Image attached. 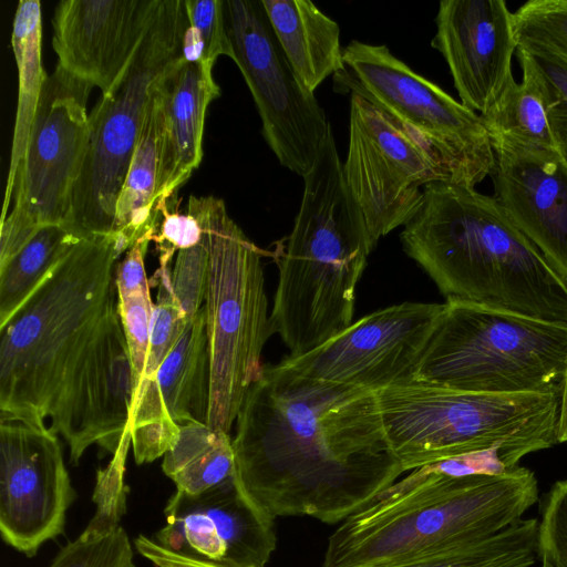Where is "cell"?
<instances>
[{"label": "cell", "instance_id": "8fae6325", "mask_svg": "<svg viewBox=\"0 0 567 567\" xmlns=\"http://www.w3.org/2000/svg\"><path fill=\"white\" fill-rule=\"evenodd\" d=\"M92 87L58 64L48 75L25 152L6 185L0 266L41 227L66 223L86 148Z\"/></svg>", "mask_w": 567, "mask_h": 567}, {"label": "cell", "instance_id": "d6986e66", "mask_svg": "<svg viewBox=\"0 0 567 567\" xmlns=\"http://www.w3.org/2000/svg\"><path fill=\"white\" fill-rule=\"evenodd\" d=\"M431 41L444 58L461 103L483 115L514 80V12L504 0H442Z\"/></svg>", "mask_w": 567, "mask_h": 567}, {"label": "cell", "instance_id": "6da1fadb", "mask_svg": "<svg viewBox=\"0 0 567 567\" xmlns=\"http://www.w3.org/2000/svg\"><path fill=\"white\" fill-rule=\"evenodd\" d=\"M236 480L266 514L344 520L405 471L391 453L374 391L265 365L233 439Z\"/></svg>", "mask_w": 567, "mask_h": 567}, {"label": "cell", "instance_id": "9c48e42d", "mask_svg": "<svg viewBox=\"0 0 567 567\" xmlns=\"http://www.w3.org/2000/svg\"><path fill=\"white\" fill-rule=\"evenodd\" d=\"M184 0H159L134 56L89 113L87 142L65 225L80 238L113 235L116 200L156 81L183 56Z\"/></svg>", "mask_w": 567, "mask_h": 567}, {"label": "cell", "instance_id": "4dcf8cb0", "mask_svg": "<svg viewBox=\"0 0 567 567\" xmlns=\"http://www.w3.org/2000/svg\"><path fill=\"white\" fill-rule=\"evenodd\" d=\"M130 445L131 431L127 426L112 460L104 468L96 472L93 493L96 512L81 534L83 537H102L120 527L118 523L126 512L127 487L124 473Z\"/></svg>", "mask_w": 567, "mask_h": 567}, {"label": "cell", "instance_id": "83f0119b", "mask_svg": "<svg viewBox=\"0 0 567 567\" xmlns=\"http://www.w3.org/2000/svg\"><path fill=\"white\" fill-rule=\"evenodd\" d=\"M81 239L63 224L47 225L0 266V329Z\"/></svg>", "mask_w": 567, "mask_h": 567}, {"label": "cell", "instance_id": "e0dca14e", "mask_svg": "<svg viewBox=\"0 0 567 567\" xmlns=\"http://www.w3.org/2000/svg\"><path fill=\"white\" fill-rule=\"evenodd\" d=\"M166 525L154 540L163 548L224 567H265L276 548L274 519L241 489L236 477L198 494L171 496Z\"/></svg>", "mask_w": 567, "mask_h": 567}, {"label": "cell", "instance_id": "4fadbf2b", "mask_svg": "<svg viewBox=\"0 0 567 567\" xmlns=\"http://www.w3.org/2000/svg\"><path fill=\"white\" fill-rule=\"evenodd\" d=\"M342 172L359 205L372 249L419 212L421 187L450 182L442 159L392 116L351 94L349 146Z\"/></svg>", "mask_w": 567, "mask_h": 567}, {"label": "cell", "instance_id": "b9f144b4", "mask_svg": "<svg viewBox=\"0 0 567 567\" xmlns=\"http://www.w3.org/2000/svg\"><path fill=\"white\" fill-rule=\"evenodd\" d=\"M542 567H545V566H542Z\"/></svg>", "mask_w": 567, "mask_h": 567}, {"label": "cell", "instance_id": "1f68e13d", "mask_svg": "<svg viewBox=\"0 0 567 567\" xmlns=\"http://www.w3.org/2000/svg\"><path fill=\"white\" fill-rule=\"evenodd\" d=\"M133 548L123 527L97 538L80 535L63 546L49 567H135Z\"/></svg>", "mask_w": 567, "mask_h": 567}, {"label": "cell", "instance_id": "277c9868", "mask_svg": "<svg viewBox=\"0 0 567 567\" xmlns=\"http://www.w3.org/2000/svg\"><path fill=\"white\" fill-rule=\"evenodd\" d=\"M291 233L276 250L271 328L290 357L312 351L352 323L357 285L373 250L349 190L330 124Z\"/></svg>", "mask_w": 567, "mask_h": 567}, {"label": "cell", "instance_id": "5b68a950", "mask_svg": "<svg viewBox=\"0 0 567 567\" xmlns=\"http://www.w3.org/2000/svg\"><path fill=\"white\" fill-rule=\"evenodd\" d=\"M116 237L79 240L0 329V416L45 424L63 380L117 300Z\"/></svg>", "mask_w": 567, "mask_h": 567}, {"label": "cell", "instance_id": "d4e9b609", "mask_svg": "<svg viewBox=\"0 0 567 567\" xmlns=\"http://www.w3.org/2000/svg\"><path fill=\"white\" fill-rule=\"evenodd\" d=\"M516 56L522 81L513 80L481 115L491 143L511 141L523 145L556 148L547 118L543 85L532 54L520 48Z\"/></svg>", "mask_w": 567, "mask_h": 567}, {"label": "cell", "instance_id": "7402d4cb", "mask_svg": "<svg viewBox=\"0 0 567 567\" xmlns=\"http://www.w3.org/2000/svg\"><path fill=\"white\" fill-rule=\"evenodd\" d=\"M213 68L182 56L157 82L162 117L157 204L171 199L203 158L206 112L220 95Z\"/></svg>", "mask_w": 567, "mask_h": 567}, {"label": "cell", "instance_id": "52a82bcc", "mask_svg": "<svg viewBox=\"0 0 567 567\" xmlns=\"http://www.w3.org/2000/svg\"><path fill=\"white\" fill-rule=\"evenodd\" d=\"M208 250L205 296L210 360L207 424L229 433L250 386L265 370L264 347L274 333L261 250L230 218L223 199L190 196L187 206Z\"/></svg>", "mask_w": 567, "mask_h": 567}, {"label": "cell", "instance_id": "3957f363", "mask_svg": "<svg viewBox=\"0 0 567 567\" xmlns=\"http://www.w3.org/2000/svg\"><path fill=\"white\" fill-rule=\"evenodd\" d=\"M537 499L526 467L454 476L423 465L340 524L322 567H386L443 554L504 530Z\"/></svg>", "mask_w": 567, "mask_h": 567}, {"label": "cell", "instance_id": "60d3db41", "mask_svg": "<svg viewBox=\"0 0 567 567\" xmlns=\"http://www.w3.org/2000/svg\"><path fill=\"white\" fill-rule=\"evenodd\" d=\"M557 443H567V363L559 392Z\"/></svg>", "mask_w": 567, "mask_h": 567}, {"label": "cell", "instance_id": "7c38bea8", "mask_svg": "<svg viewBox=\"0 0 567 567\" xmlns=\"http://www.w3.org/2000/svg\"><path fill=\"white\" fill-rule=\"evenodd\" d=\"M234 58L261 120V134L279 163L303 177L330 123L315 93L297 78L261 0H224Z\"/></svg>", "mask_w": 567, "mask_h": 567}, {"label": "cell", "instance_id": "d590c367", "mask_svg": "<svg viewBox=\"0 0 567 567\" xmlns=\"http://www.w3.org/2000/svg\"><path fill=\"white\" fill-rule=\"evenodd\" d=\"M208 277V250L198 245L177 251L172 269V289L176 303L188 319L204 306Z\"/></svg>", "mask_w": 567, "mask_h": 567}, {"label": "cell", "instance_id": "5bb4252c", "mask_svg": "<svg viewBox=\"0 0 567 567\" xmlns=\"http://www.w3.org/2000/svg\"><path fill=\"white\" fill-rule=\"evenodd\" d=\"M445 303L405 301L373 311L312 351L279 364L312 380L379 391L416 379Z\"/></svg>", "mask_w": 567, "mask_h": 567}, {"label": "cell", "instance_id": "74e56055", "mask_svg": "<svg viewBox=\"0 0 567 567\" xmlns=\"http://www.w3.org/2000/svg\"><path fill=\"white\" fill-rule=\"evenodd\" d=\"M156 210L162 214V218L153 241L159 250V258L172 259L175 251L202 243L203 229L190 214L172 212L169 199L161 200Z\"/></svg>", "mask_w": 567, "mask_h": 567}, {"label": "cell", "instance_id": "d6a6232c", "mask_svg": "<svg viewBox=\"0 0 567 567\" xmlns=\"http://www.w3.org/2000/svg\"><path fill=\"white\" fill-rule=\"evenodd\" d=\"M150 289L151 286L147 285L130 292L117 293V310L132 365L133 398L142 381L150 348L154 309Z\"/></svg>", "mask_w": 567, "mask_h": 567}, {"label": "cell", "instance_id": "ac0fdd59", "mask_svg": "<svg viewBox=\"0 0 567 567\" xmlns=\"http://www.w3.org/2000/svg\"><path fill=\"white\" fill-rule=\"evenodd\" d=\"M210 399V360L203 306L153 380L134 396L128 427L136 464L164 456L175 444L179 425L207 423Z\"/></svg>", "mask_w": 567, "mask_h": 567}, {"label": "cell", "instance_id": "484cf974", "mask_svg": "<svg viewBox=\"0 0 567 567\" xmlns=\"http://www.w3.org/2000/svg\"><path fill=\"white\" fill-rule=\"evenodd\" d=\"M163 472L176 489L198 494L236 477L229 433L207 423L179 425L174 446L164 455Z\"/></svg>", "mask_w": 567, "mask_h": 567}, {"label": "cell", "instance_id": "2e32d148", "mask_svg": "<svg viewBox=\"0 0 567 567\" xmlns=\"http://www.w3.org/2000/svg\"><path fill=\"white\" fill-rule=\"evenodd\" d=\"M133 374L117 300L100 320L69 369L50 413V430L63 436L70 463L97 444L117 450L130 423Z\"/></svg>", "mask_w": 567, "mask_h": 567}, {"label": "cell", "instance_id": "9a60e30c", "mask_svg": "<svg viewBox=\"0 0 567 567\" xmlns=\"http://www.w3.org/2000/svg\"><path fill=\"white\" fill-rule=\"evenodd\" d=\"M76 498L58 434L45 424L0 416V532L28 557L64 533Z\"/></svg>", "mask_w": 567, "mask_h": 567}, {"label": "cell", "instance_id": "f546056e", "mask_svg": "<svg viewBox=\"0 0 567 567\" xmlns=\"http://www.w3.org/2000/svg\"><path fill=\"white\" fill-rule=\"evenodd\" d=\"M517 48L567 63V0H528L514 12Z\"/></svg>", "mask_w": 567, "mask_h": 567}, {"label": "cell", "instance_id": "f1b7e54d", "mask_svg": "<svg viewBox=\"0 0 567 567\" xmlns=\"http://www.w3.org/2000/svg\"><path fill=\"white\" fill-rule=\"evenodd\" d=\"M537 519H520L504 530L443 554L386 567H530L536 558Z\"/></svg>", "mask_w": 567, "mask_h": 567}, {"label": "cell", "instance_id": "836d02e7", "mask_svg": "<svg viewBox=\"0 0 567 567\" xmlns=\"http://www.w3.org/2000/svg\"><path fill=\"white\" fill-rule=\"evenodd\" d=\"M537 558L545 567H567V480L546 495L536 534Z\"/></svg>", "mask_w": 567, "mask_h": 567}, {"label": "cell", "instance_id": "ab89813d", "mask_svg": "<svg viewBox=\"0 0 567 567\" xmlns=\"http://www.w3.org/2000/svg\"><path fill=\"white\" fill-rule=\"evenodd\" d=\"M134 546L144 558L156 567H224L174 554L144 535L134 539Z\"/></svg>", "mask_w": 567, "mask_h": 567}, {"label": "cell", "instance_id": "f35d334b", "mask_svg": "<svg viewBox=\"0 0 567 567\" xmlns=\"http://www.w3.org/2000/svg\"><path fill=\"white\" fill-rule=\"evenodd\" d=\"M150 239L137 240L126 252L124 259L116 265L115 286L117 293H125L150 285L145 271L144 258Z\"/></svg>", "mask_w": 567, "mask_h": 567}, {"label": "cell", "instance_id": "7a4b0ae2", "mask_svg": "<svg viewBox=\"0 0 567 567\" xmlns=\"http://www.w3.org/2000/svg\"><path fill=\"white\" fill-rule=\"evenodd\" d=\"M423 195L400 240L445 299L567 324V284L494 196L441 181Z\"/></svg>", "mask_w": 567, "mask_h": 567}, {"label": "cell", "instance_id": "cb8c5ba5", "mask_svg": "<svg viewBox=\"0 0 567 567\" xmlns=\"http://www.w3.org/2000/svg\"><path fill=\"white\" fill-rule=\"evenodd\" d=\"M158 80L152 90L143 126L116 200L113 235L124 252L142 238L152 241L162 218L156 210L162 130Z\"/></svg>", "mask_w": 567, "mask_h": 567}, {"label": "cell", "instance_id": "30bf717a", "mask_svg": "<svg viewBox=\"0 0 567 567\" xmlns=\"http://www.w3.org/2000/svg\"><path fill=\"white\" fill-rule=\"evenodd\" d=\"M333 87L364 99L406 127L442 159L452 183L475 187L492 175L495 156L481 115L415 73L386 45L350 41Z\"/></svg>", "mask_w": 567, "mask_h": 567}, {"label": "cell", "instance_id": "44dd1931", "mask_svg": "<svg viewBox=\"0 0 567 567\" xmlns=\"http://www.w3.org/2000/svg\"><path fill=\"white\" fill-rule=\"evenodd\" d=\"M159 0H62L52 17L58 65L97 86L116 83L134 56Z\"/></svg>", "mask_w": 567, "mask_h": 567}, {"label": "cell", "instance_id": "e575fe53", "mask_svg": "<svg viewBox=\"0 0 567 567\" xmlns=\"http://www.w3.org/2000/svg\"><path fill=\"white\" fill-rule=\"evenodd\" d=\"M530 54L543 85L546 118L553 140L567 161V63L551 55Z\"/></svg>", "mask_w": 567, "mask_h": 567}, {"label": "cell", "instance_id": "4316f807", "mask_svg": "<svg viewBox=\"0 0 567 567\" xmlns=\"http://www.w3.org/2000/svg\"><path fill=\"white\" fill-rule=\"evenodd\" d=\"M42 14L39 0H20L14 13L11 47L18 69V104L7 184L25 152L48 74L42 66Z\"/></svg>", "mask_w": 567, "mask_h": 567}, {"label": "cell", "instance_id": "8992f818", "mask_svg": "<svg viewBox=\"0 0 567 567\" xmlns=\"http://www.w3.org/2000/svg\"><path fill=\"white\" fill-rule=\"evenodd\" d=\"M375 395L389 449L405 472L491 450L513 468L557 444L556 394L470 392L414 379Z\"/></svg>", "mask_w": 567, "mask_h": 567}, {"label": "cell", "instance_id": "ba28073f", "mask_svg": "<svg viewBox=\"0 0 567 567\" xmlns=\"http://www.w3.org/2000/svg\"><path fill=\"white\" fill-rule=\"evenodd\" d=\"M416 379L455 390L559 395L567 324L445 299Z\"/></svg>", "mask_w": 567, "mask_h": 567}, {"label": "cell", "instance_id": "603a6c76", "mask_svg": "<svg viewBox=\"0 0 567 567\" xmlns=\"http://www.w3.org/2000/svg\"><path fill=\"white\" fill-rule=\"evenodd\" d=\"M300 83L310 92L343 69L338 23L309 0H261Z\"/></svg>", "mask_w": 567, "mask_h": 567}, {"label": "cell", "instance_id": "8d00e7d4", "mask_svg": "<svg viewBox=\"0 0 567 567\" xmlns=\"http://www.w3.org/2000/svg\"><path fill=\"white\" fill-rule=\"evenodd\" d=\"M188 25L199 40L203 61L214 65L218 56L233 60L234 50L228 37L224 0H184Z\"/></svg>", "mask_w": 567, "mask_h": 567}, {"label": "cell", "instance_id": "ffe728a7", "mask_svg": "<svg viewBox=\"0 0 567 567\" xmlns=\"http://www.w3.org/2000/svg\"><path fill=\"white\" fill-rule=\"evenodd\" d=\"M491 144L494 197L567 284V161L557 148Z\"/></svg>", "mask_w": 567, "mask_h": 567}]
</instances>
